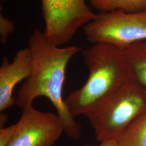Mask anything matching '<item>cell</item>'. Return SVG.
<instances>
[{"label":"cell","mask_w":146,"mask_h":146,"mask_svg":"<svg viewBox=\"0 0 146 146\" xmlns=\"http://www.w3.org/2000/svg\"><path fill=\"white\" fill-rule=\"evenodd\" d=\"M28 43L33 56V71L19 89L15 105L22 110L33 104L37 98H47L56 110L66 134L78 140L81 136V126L66 107L62 92L68 62L82 48L55 46L47 41L40 29L33 31Z\"/></svg>","instance_id":"cell-1"},{"label":"cell","mask_w":146,"mask_h":146,"mask_svg":"<svg viewBox=\"0 0 146 146\" xmlns=\"http://www.w3.org/2000/svg\"><path fill=\"white\" fill-rule=\"evenodd\" d=\"M88 78L84 86L64 100L74 117L86 115L104 103L131 79L129 69L120 48L97 43L82 52Z\"/></svg>","instance_id":"cell-2"},{"label":"cell","mask_w":146,"mask_h":146,"mask_svg":"<svg viewBox=\"0 0 146 146\" xmlns=\"http://www.w3.org/2000/svg\"><path fill=\"white\" fill-rule=\"evenodd\" d=\"M146 111V92L130 79L86 116L100 142L116 140L138 116Z\"/></svg>","instance_id":"cell-3"},{"label":"cell","mask_w":146,"mask_h":146,"mask_svg":"<svg viewBox=\"0 0 146 146\" xmlns=\"http://www.w3.org/2000/svg\"><path fill=\"white\" fill-rule=\"evenodd\" d=\"M84 29L89 42L107 43L122 49L146 40V11L100 12Z\"/></svg>","instance_id":"cell-4"},{"label":"cell","mask_w":146,"mask_h":146,"mask_svg":"<svg viewBox=\"0 0 146 146\" xmlns=\"http://www.w3.org/2000/svg\"><path fill=\"white\" fill-rule=\"evenodd\" d=\"M45 23L43 35L59 47L70 41L81 27L96 17L86 0H41Z\"/></svg>","instance_id":"cell-5"},{"label":"cell","mask_w":146,"mask_h":146,"mask_svg":"<svg viewBox=\"0 0 146 146\" xmlns=\"http://www.w3.org/2000/svg\"><path fill=\"white\" fill-rule=\"evenodd\" d=\"M22 111L15 135L8 146H52L64 132L58 115L39 111L33 104Z\"/></svg>","instance_id":"cell-6"},{"label":"cell","mask_w":146,"mask_h":146,"mask_svg":"<svg viewBox=\"0 0 146 146\" xmlns=\"http://www.w3.org/2000/svg\"><path fill=\"white\" fill-rule=\"evenodd\" d=\"M33 61L29 47L16 53L11 62L4 56L0 67V112L15 105L13 92L16 84L31 76Z\"/></svg>","instance_id":"cell-7"},{"label":"cell","mask_w":146,"mask_h":146,"mask_svg":"<svg viewBox=\"0 0 146 146\" xmlns=\"http://www.w3.org/2000/svg\"><path fill=\"white\" fill-rule=\"evenodd\" d=\"M121 50L131 80L146 92V40L135 42Z\"/></svg>","instance_id":"cell-8"},{"label":"cell","mask_w":146,"mask_h":146,"mask_svg":"<svg viewBox=\"0 0 146 146\" xmlns=\"http://www.w3.org/2000/svg\"><path fill=\"white\" fill-rule=\"evenodd\" d=\"M116 141L119 146H146V111L125 127Z\"/></svg>","instance_id":"cell-9"},{"label":"cell","mask_w":146,"mask_h":146,"mask_svg":"<svg viewBox=\"0 0 146 146\" xmlns=\"http://www.w3.org/2000/svg\"><path fill=\"white\" fill-rule=\"evenodd\" d=\"M95 9L100 12L124 11L137 13L146 11V0H89Z\"/></svg>","instance_id":"cell-10"},{"label":"cell","mask_w":146,"mask_h":146,"mask_svg":"<svg viewBox=\"0 0 146 146\" xmlns=\"http://www.w3.org/2000/svg\"><path fill=\"white\" fill-rule=\"evenodd\" d=\"M14 23L2 13H0V40L2 44H5L9 35L14 31Z\"/></svg>","instance_id":"cell-11"},{"label":"cell","mask_w":146,"mask_h":146,"mask_svg":"<svg viewBox=\"0 0 146 146\" xmlns=\"http://www.w3.org/2000/svg\"><path fill=\"white\" fill-rule=\"evenodd\" d=\"M17 123L0 129V146H8L15 135Z\"/></svg>","instance_id":"cell-12"},{"label":"cell","mask_w":146,"mask_h":146,"mask_svg":"<svg viewBox=\"0 0 146 146\" xmlns=\"http://www.w3.org/2000/svg\"><path fill=\"white\" fill-rule=\"evenodd\" d=\"M84 146H119L116 140H111L108 141L101 142L99 145H86Z\"/></svg>","instance_id":"cell-13"},{"label":"cell","mask_w":146,"mask_h":146,"mask_svg":"<svg viewBox=\"0 0 146 146\" xmlns=\"http://www.w3.org/2000/svg\"><path fill=\"white\" fill-rule=\"evenodd\" d=\"M8 120V116L7 115L3 112H1L0 114V127L1 128H2L4 127L6 122Z\"/></svg>","instance_id":"cell-14"},{"label":"cell","mask_w":146,"mask_h":146,"mask_svg":"<svg viewBox=\"0 0 146 146\" xmlns=\"http://www.w3.org/2000/svg\"><path fill=\"white\" fill-rule=\"evenodd\" d=\"M5 1V0H1V1Z\"/></svg>","instance_id":"cell-15"}]
</instances>
